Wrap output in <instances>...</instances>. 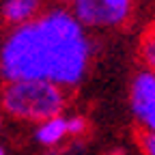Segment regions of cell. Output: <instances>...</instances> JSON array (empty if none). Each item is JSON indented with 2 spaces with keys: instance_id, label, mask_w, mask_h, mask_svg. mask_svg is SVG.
<instances>
[{
  "instance_id": "1",
  "label": "cell",
  "mask_w": 155,
  "mask_h": 155,
  "mask_svg": "<svg viewBox=\"0 0 155 155\" xmlns=\"http://www.w3.org/2000/svg\"><path fill=\"white\" fill-rule=\"evenodd\" d=\"M93 41L67 7H54L15 26L0 48L5 82L48 80L65 91L80 86L88 73Z\"/></svg>"
},
{
  "instance_id": "2",
  "label": "cell",
  "mask_w": 155,
  "mask_h": 155,
  "mask_svg": "<svg viewBox=\"0 0 155 155\" xmlns=\"http://www.w3.org/2000/svg\"><path fill=\"white\" fill-rule=\"evenodd\" d=\"M69 95L63 86L48 80H17L5 82L0 104L9 116L24 123H41L63 114Z\"/></svg>"
},
{
  "instance_id": "3",
  "label": "cell",
  "mask_w": 155,
  "mask_h": 155,
  "mask_svg": "<svg viewBox=\"0 0 155 155\" xmlns=\"http://www.w3.org/2000/svg\"><path fill=\"white\" fill-rule=\"evenodd\" d=\"M67 9L86 30H114L131 19L134 0H69Z\"/></svg>"
},
{
  "instance_id": "4",
  "label": "cell",
  "mask_w": 155,
  "mask_h": 155,
  "mask_svg": "<svg viewBox=\"0 0 155 155\" xmlns=\"http://www.w3.org/2000/svg\"><path fill=\"white\" fill-rule=\"evenodd\" d=\"M129 108L140 131H155V71L140 69L129 86Z\"/></svg>"
},
{
  "instance_id": "5",
  "label": "cell",
  "mask_w": 155,
  "mask_h": 155,
  "mask_svg": "<svg viewBox=\"0 0 155 155\" xmlns=\"http://www.w3.org/2000/svg\"><path fill=\"white\" fill-rule=\"evenodd\" d=\"M67 138H69V127H67L65 114L45 119L41 123H37L35 127V140L45 149H58Z\"/></svg>"
},
{
  "instance_id": "6",
  "label": "cell",
  "mask_w": 155,
  "mask_h": 155,
  "mask_svg": "<svg viewBox=\"0 0 155 155\" xmlns=\"http://www.w3.org/2000/svg\"><path fill=\"white\" fill-rule=\"evenodd\" d=\"M41 13V0H5L0 15L9 26H22Z\"/></svg>"
},
{
  "instance_id": "7",
  "label": "cell",
  "mask_w": 155,
  "mask_h": 155,
  "mask_svg": "<svg viewBox=\"0 0 155 155\" xmlns=\"http://www.w3.org/2000/svg\"><path fill=\"white\" fill-rule=\"evenodd\" d=\"M138 56H140V63H142L144 69L155 71V22L144 30V35L140 39Z\"/></svg>"
},
{
  "instance_id": "8",
  "label": "cell",
  "mask_w": 155,
  "mask_h": 155,
  "mask_svg": "<svg viewBox=\"0 0 155 155\" xmlns=\"http://www.w3.org/2000/svg\"><path fill=\"white\" fill-rule=\"evenodd\" d=\"M67 127H69V138L78 140L88 131V121L82 114H73V116H67Z\"/></svg>"
},
{
  "instance_id": "9",
  "label": "cell",
  "mask_w": 155,
  "mask_h": 155,
  "mask_svg": "<svg viewBox=\"0 0 155 155\" xmlns=\"http://www.w3.org/2000/svg\"><path fill=\"white\" fill-rule=\"evenodd\" d=\"M138 144L142 155H155V131H140Z\"/></svg>"
},
{
  "instance_id": "10",
  "label": "cell",
  "mask_w": 155,
  "mask_h": 155,
  "mask_svg": "<svg viewBox=\"0 0 155 155\" xmlns=\"http://www.w3.org/2000/svg\"><path fill=\"white\" fill-rule=\"evenodd\" d=\"M106 155H129V153H127L125 149H119V147H116V149H110Z\"/></svg>"
},
{
  "instance_id": "11",
  "label": "cell",
  "mask_w": 155,
  "mask_h": 155,
  "mask_svg": "<svg viewBox=\"0 0 155 155\" xmlns=\"http://www.w3.org/2000/svg\"><path fill=\"white\" fill-rule=\"evenodd\" d=\"M0 155H7V153H5V149H2V147H0Z\"/></svg>"
},
{
  "instance_id": "12",
  "label": "cell",
  "mask_w": 155,
  "mask_h": 155,
  "mask_svg": "<svg viewBox=\"0 0 155 155\" xmlns=\"http://www.w3.org/2000/svg\"><path fill=\"white\" fill-rule=\"evenodd\" d=\"M0 129H2V116H0Z\"/></svg>"
}]
</instances>
